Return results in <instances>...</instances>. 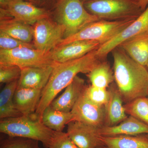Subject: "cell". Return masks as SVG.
Instances as JSON below:
<instances>
[{
    "instance_id": "6da1fadb",
    "label": "cell",
    "mask_w": 148,
    "mask_h": 148,
    "mask_svg": "<svg viewBox=\"0 0 148 148\" xmlns=\"http://www.w3.org/2000/svg\"><path fill=\"white\" fill-rule=\"evenodd\" d=\"M97 49L80 58L63 63H55L47 84L42 90L41 97L35 113L39 118L41 120L46 108L50 105L59 92L71 83L78 74L88 73L101 62L102 59L97 55Z\"/></svg>"
},
{
    "instance_id": "7a4b0ae2",
    "label": "cell",
    "mask_w": 148,
    "mask_h": 148,
    "mask_svg": "<svg viewBox=\"0 0 148 148\" xmlns=\"http://www.w3.org/2000/svg\"><path fill=\"white\" fill-rule=\"evenodd\" d=\"M114 75L123 102L148 95V71L134 61L121 48L112 51Z\"/></svg>"
},
{
    "instance_id": "3957f363",
    "label": "cell",
    "mask_w": 148,
    "mask_h": 148,
    "mask_svg": "<svg viewBox=\"0 0 148 148\" xmlns=\"http://www.w3.org/2000/svg\"><path fill=\"white\" fill-rule=\"evenodd\" d=\"M0 132L10 137L27 138L41 142L47 148L53 142L56 131L44 125L36 114L1 119Z\"/></svg>"
},
{
    "instance_id": "277c9868",
    "label": "cell",
    "mask_w": 148,
    "mask_h": 148,
    "mask_svg": "<svg viewBox=\"0 0 148 148\" xmlns=\"http://www.w3.org/2000/svg\"><path fill=\"white\" fill-rule=\"evenodd\" d=\"M84 5L91 14L108 21L136 19L144 11L137 0H90Z\"/></svg>"
},
{
    "instance_id": "5b68a950",
    "label": "cell",
    "mask_w": 148,
    "mask_h": 148,
    "mask_svg": "<svg viewBox=\"0 0 148 148\" xmlns=\"http://www.w3.org/2000/svg\"><path fill=\"white\" fill-rule=\"evenodd\" d=\"M55 14L57 22L66 28L64 38L73 36L88 24L101 20L89 13L81 0H60Z\"/></svg>"
},
{
    "instance_id": "8992f818",
    "label": "cell",
    "mask_w": 148,
    "mask_h": 148,
    "mask_svg": "<svg viewBox=\"0 0 148 148\" xmlns=\"http://www.w3.org/2000/svg\"><path fill=\"white\" fill-rule=\"evenodd\" d=\"M135 19L98 20L88 24L73 36L63 39L56 47L78 41H94L102 45L119 34Z\"/></svg>"
},
{
    "instance_id": "52a82bcc",
    "label": "cell",
    "mask_w": 148,
    "mask_h": 148,
    "mask_svg": "<svg viewBox=\"0 0 148 148\" xmlns=\"http://www.w3.org/2000/svg\"><path fill=\"white\" fill-rule=\"evenodd\" d=\"M49 52L45 53L29 47H18L10 50L0 49V66H15L19 68L43 67L52 66Z\"/></svg>"
},
{
    "instance_id": "ba28073f",
    "label": "cell",
    "mask_w": 148,
    "mask_h": 148,
    "mask_svg": "<svg viewBox=\"0 0 148 148\" xmlns=\"http://www.w3.org/2000/svg\"><path fill=\"white\" fill-rule=\"evenodd\" d=\"M34 45L36 49L48 53L56 47L64 38L66 28L49 18L38 21L34 25Z\"/></svg>"
},
{
    "instance_id": "9c48e42d",
    "label": "cell",
    "mask_w": 148,
    "mask_h": 148,
    "mask_svg": "<svg viewBox=\"0 0 148 148\" xmlns=\"http://www.w3.org/2000/svg\"><path fill=\"white\" fill-rule=\"evenodd\" d=\"M146 33H148V5L140 16L131 24L115 36L100 46L96 50L97 55L103 59L123 42Z\"/></svg>"
},
{
    "instance_id": "30bf717a",
    "label": "cell",
    "mask_w": 148,
    "mask_h": 148,
    "mask_svg": "<svg viewBox=\"0 0 148 148\" xmlns=\"http://www.w3.org/2000/svg\"><path fill=\"white\" fill-rule=\"evenodd\" d=\"M74 121L101 128L105 125V107L94 104L82 93L71 111Z\"/></svg>"
},
{
    "instance_id": "8fae6325",
    "label": "cell",
    "mask_w": 148,
    "mask_h": 148,
    "mask_svg": "<svg viewBox=\"0 0 148 148\" xmlns=\"http://www.w3.org/2000/svg\"><path fill=\"white\" fill-rule=\"evenodd\" d=\"M68 125L67 133L79 148H96L103 146L100 128L78 121Z\"/></svg>"
},
{
    "instance_id": "7c38bea8",
    "label": "cell",
    "mask_w": 148,
    "mask_h": 148,
    "mask_svg": "<svg viewBox=\"0 0 148 148\" xmlns=\"http://www.w3.org/2000/svg\"><path fill=\"white\" fill-rule=\"evenodd\" d=\"M101 44L94 41H78L56 47L49 51L55 63H63L80 58L90 51L98 49Z\"/></svg>"
},
{
    "instance_id": "4fadbf2b",
    "label": "cell",
    "mask_w": 148,
    "mask_h": 148,
    "mask_svg": "<svg viewBox=\"0 0 148 148\" xmlns=\"http://www.w3.org/2000/svg\"><path fill=\"white\" fill-rule=\"evenodd\" d=\"M12 18L29 25L49 17L45 9L38 7L23 0H12L6 8Z\"/></svg>"
},
{
    "instance_id": "5bb4252c",
    "label": "cell",
    "mask_w": 148,
    "mask_h": 148,
    "mask_svg": "<svg viewBox=\"0 0 148 148\" xmlns=\"http://www.w3.org/2000/svg\"><path fill=\"white\" fill-rule=\"evenodd\" d=\"M54 64L45 67L21 68L17 88L42 90L49 80Z\"/></svg>"
},
{
    "instance_id": "9a60e30c",
    "label": "cell",
    "mask_w": 148,
    "mask_h": 148,
    "mask_svg": "<svg viewBox=\"0 0 148 148\" xmlns=\"http://www.w3.org/2000/svg\"><path fill=\"white\" fill-rule=\"evenodd\" d=\"M86 87L84 80L77 76L65 88L61 95L54 99L49 106L64 112H71Z\"/></svg>"
},
{
    "instance_id": "2e32d148",
    "label": "cell",
    "mask_w": 148,
    "mask_h": 148,
    "mask_svg": "<svg viewBox=\"0 0 148 148\" xmlns=\"http://www.w3.org/2000/svg\"><path fill=\"white\" fill-rule=\"evenodd\" d=\"M99 132L101 136L106 137L148 134V125L134 117L130 116L119 124L101 127L99 129Z\"/></svg>"
},
{
    "instance_id": "e0dca14e",
    "label": "cell",
    "mask_w": 148,
    "mask_h": 148,
    "mask_svg": "<svg viewBox=\"0 0 148 148\" xmlns=\"http://www.w3.org/2000/svg\"><path fill=\"white\" fill-rule=\"evenodd\" d=\"M109 98L105 107V126H112L119 124L127 117L123 101L116 86L111 85L108 89Z\"/></svg>"
},
{
    "instance_id": "ac0fdd59",
    "label": "cell",
    "mask_w": 148,
    "mask_h": 148,
    "mask_svg": "<svg viewBox=\"0 0 148 148\" xmlns=\"http://www.w3.org/2000/svg\"><path fill=\"white\" fill-rule=\"evenodd\" d=\"M42 90L16 88L14 95V103L22 115L30 116L35 114L41 97Z\"/></svg>"
},
{
    "instance_id": "d6986e66",
    "label": "cell",
    "mask_w": 148,
    "mask_h": 148,
    "mask_svg": "<svg viewBox=\"0 0 148 148\" xmlns=\"http://www.w3.org/2000/svg\"><path fill=\"white\" fill-rule=\"evenodd\" d=\"M136 62L144 66L148 64V33L127 40L118 47Z\"/></svg>"
},
{
    "instance_id": "ffe728a7",
    "label": "cell",
    "mask_w": 148,
    "mask_h": 148,
    "mask_svg": "<svg viewBox=\"0 0 148 148\" xmlns=\"http://www.w3.org/2000/svg\"><path fill=\"white\" fill-rule=\"evenodd\" d=\"M0 32L24 42L34 39L33 27L12 17L1 18Z\"/></svg>"
},
{
    "instance_id": "44dd1931",
    "label": "cell",
    "mask_w": 148,
    "mask_h": 148,
    "mask_svg": "<svg viewBox=\"0 0 148 148\" xmlns=\"http://www.w3.org/2000/svg\"><path fill=\"white\" fill-rule=\"evenodd\" d=\"M101 140L106 148H148V138L145 135H101Z\"/></svg>"
},
{
    "instance_id": "7402d4cb",
    "label": "cell",
    "mask_w": 148,
    "mask_h": 148,
    "mask_svg": "<svg viewBox=\"0 0 148 148\" xmlns=\"http://www.w3.org/2000/svg\"><path fill=\"white\" fill-rule=\"evenodd\" d=\"M41 120L44 125L49 129L56 132H61L65 125L74 121V118L71 112L58 110L49 106L44 111Z\"/></svg>"
},
{
    "instance_id": "603a6c76",
    "label": "cell",
    "mask_w": 148,
    "mask_h": 148,
    "mask_svg": "<svg viewBox=\"0 0 148 148\" xmlns=\"http://www.w3.org/2000/svg\"><path fill=\"white\" fill-rule=\"evenodd\" d=\"M18 80L7 84L0 93V118L16 117L22 116L15 108L14 95L17 87Z\"/></svg>"
},
{
    "instance_id": "cb8c5ba5",
    "label": "cell",
    "mask_w": 148,
    "mask_h": 148,
    "mask_svg": "<svg viewBox=\"0 0 148 148\" xmlns=\"http://www.w3.org/2000/svg\"><path fill=\"white\" fill-rule=\"evenodd\" d=\"M91 85L108 89L114 80L113 73L108 63L101 61L88 73Z\"/></svg>"
},
{
    "instance_id": "d4e9b609",
    "label": "cell",
    "mask_w": 148,
    "mask_h": 148,
    "mask_svg": "<svg viewBox=\"0 0 148 148\" xmlns=\"http://www.w3.org/2000/svg\"><path fill=\"white\" fill-rule=\"evenodd\" d=\"M125 112L148 125V98L140 97L125 103Z\"/></svg>"
},
{
    "instance_id": "484cf974",
    "label": "cell",
    "mask_w": 148,
    "mask_h": 148,
    "mask_svg": "<svg viewBox=\"0 0 148 148\" xmlns=\"http://www.w3.org/2000/svg\"><path fill=\"white\" fill-rule=\"evenodd\" d=\"M83 94L92 103L99 106L106 107L109 98L108 89L95 87L93 86H86Z\"/></svg>"
},
{
    "instance_id": "4316f807",
    "label": "cell",
    "mask_w": 148,
    "mask_h": 148,
    "mask_svg": "<svg viewBox=\"0 0 148 148\" xmlns=\"http://www.w3.org/2000/svg\"><path fill=\"white\" fill-rule=\"evenodd\" d=\"M38 142L27 138L10 137L1 142V148H40Z\"/></svg>"
},
{
    "instance_id": "83f0119b",
    "label": "cell",
    "mask_w": 148,
    "mask_h": 148,
    "mask_svg": "<svg viewBox=\"0 0 148 148\" xmlns=\"http://www.w3.org/2000/svg\"><path fill=\"white\" fill-rule=\"evenodd\" d=\"M22 47L36 49L33 44L24 42L0 32V49L10 50Z\"/></svg>"
},
{
    "instance_id": "f1b7e54d",
    "label": "cell",
    "mask_w": 148,
    "mask_h": 148,
    "mask_svg": "<svg viewBox=\"0 0 148 148\" xmlns=\"http://www.w3.org/2000/svg\"><path fill=\"white\" fill-rule=\"evenodd\" d=\"M21 73V68L18 66H0V82L7 84L18 80Z\"/></svg>"
},
{
    "instance_id": "f546056e",
    "label": "cell",
    "mask_w": 148,
    "mask_h": 148,
    "mask_svg": "<svg viewBox=\"0 0 148 148\" xmlns=\"http://www.w3.org/2000/svg\"><path fill=\"white\" fill-rule=\"evenodd\" d=\"M48 148H79L67 132H56L53 142Z\"/></svg>"
},
{
    "instance_id": "4dcf8cb0",
    "label": "cell",
    "mask_w": 148,
    "mask_h": 148,
    "mask_svg": "<svg viewBox=\"0 0 148 148\" xmlns=\"http://www.w3.org/2000/svg\"><path fill=\"white\" fill-rule=\"evenodd\" d=\"M137 1L141 9L145 10L148 5V0H137Z\"/></svg>"
},
{
    "instance_id": "1f68e13d",
    "label": "cell",
    "mask_w": 148,
    "mask_h": 148,
    "mask_svg": "<svg viewBox=\"0 0 148 148\" xmlns=\"http://www.w3.org/2000/svg\"><path fill=\"white\" fill-rule=\"evenodd\" d=\"M12 0H0V4L2 8H6L8 5Z\"/></svg>"
},
{
    "instance_id": "d6a6232c",
    "label": "cell",
    "mask_w": 148,
    "mask_h": 148,
    "mask_svg": "<svg viewBox=\"0 0 148 148\" xmlns=\"http://www.w3.org/2000/svg\"><path fill=\"white\" fill-rule=\"evenodd\" d=\"M32 1L34 2H39L41 1L42 0H32Z\"/></svg>"
},
{
    "instance_id": "836d02e7",
    "label": "cell",
    "mask_w": 148,
    "mask_h": 148,
    "mask_svg": "<svg viewBox=\"0 0 148 148\" xmlns=\"http://www.w3.org/2000/svg\"><path fill=\"white\" fill-rule=\"evenodd\" d=\"M81 1L84 3L88 1H90V0H81Z\"/></svg>"
},
{
    "instance_id": "e575fe53",
    "label": "cell",
    "mask_w": 148,
    "mask_h": 148,
    "mask_svg": "<svg viewBox=\"0 0 148 148\" xmlns=\"http://www.w3.org/2000/svg\"><path fill=\"white\" fill-rule=\"evenodd\" d=\"M96 148H106V147H104V146H101V147H97Z\"/></svg>"
},
{
    "instance_id": "d590c367",
    "label": "cell",
    "mask_w": 148,
    "mask_h": 148,
    "mask_svg": "<svg viewBox=\"0 0 148 148\" xmlns=\"http://www.w3.org/2000/svg\"><path fill=\"white\" fill-rule=\"evenodd\" d=\"M145 136L147 137V138H148V134H145Z\"/></svg>"
},
{
    "instance_id": "8d00e7d4",
    "label": "cell",
    "mask_w": 148,
    "mask_h": 148,
    "mask_svg": "<svg viewBox=\"0 0 148 148\" xmlns=\"http://www.w3.org/2000/svg\"><path fill=\"white\" fill-rule=\"evenodd\" d=\"M147 66V67H148V64Z\"/></svg>"
}]
</instances>
